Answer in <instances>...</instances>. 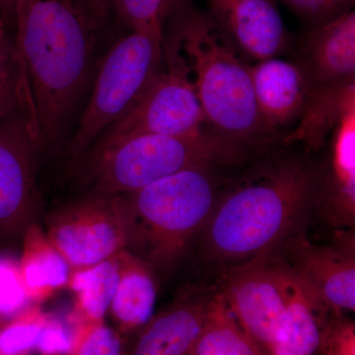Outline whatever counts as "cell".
I'll use <instances>...</instances> for the list:
<instances>
[{
  "mask_svg": "<svg viewBox=\"0 0 355 355\" xmlns=\"http://www.w3.org/2000/svg\"><path fill=\"white\" fill-rule=\"evenodd\" d=\"M44 231L71 270L97 265L128 251L130 216L127 197L81 193L49 214Z\"/></svg>",
  "mask_w": 355,
  "mask_h": 355,
  "instance_id": "7",
  "label": "cell"
},
{
  "mask_svg": "<svg viewBox=\"0 0 355 355\" xmlns=\"http://www.w3.org/2000/svg\"><path fill=\"white\" fill-rule=\"evenodd\" d=\"M19 0H0V24L9 32L15 28L16 13Z\"/></svg>",
  "mask_w": 355,
  "mask_h": 355,
  "instance_id": "32",
  "label": "cell"
},
{
  "mask_svg": "<svg viewBox=\"0 0 355 355\" xmlns=\"http://www.w3.org/2000/svg\"><path fill=\"white\" fill-rule=\"evenodd\" d=\"M164 55L167 69H161L132 108L84 153L140 135H186L203 130L205 116L188 72L176 58Z\"/></svg>",
  "mask_w": 355,
  "mask_h": 355,
  "instance_id": "8",
  "label": "cell"
},
{
  "mask_svg": "<svg viewBox=\"0 0 355 355\" xmlns=\"http://www.w3.org/2000/svg\"><path fill=\"white\" fill-rule=\"evenodd\" d=\"M125 338L105 321L74 327L67 355H123Z\"/></svg>",
  "mask_w": 355,
  "mask_h": 355,
  "instance_id": "25",
  "label": "cell"
},
{
  "mask_svg": "<svg viewBox=\"0 0 355 355\" xmlns=\"http://www.w3.org/2000/svg\"><path fill=\"white\" fill-rule=\"evenodd\" d=\"M250 73L257 108L270 132L298 121L308 87L297 65L279 57L266 58L250 65Z\"/></svg>",
  "mask_w": 355,
  "mask_h": 355,
  "instance_id": "17",
  "label": "cell"
},
{
  "mask_svg": "<svg viewBox=\"0 0 355 355\" xmlns=\"http://www.w3.org/2000/svg\"><path fill=\"white\" fill-rule=\"evenodd\" d=\"M48 314L30 304L0 328V355H29L36 349Z\"/></svg>",
  "mask_w": 355,
  "mask_h": 355,
  "instance_id": "24",
  "label": "cell"
},
{
  "mask_svg": "<svg viewBox=\"0 0 355 355\" xmlns=\"http://www.w3.org/2000/svg\"><path fill=\"white\" fill-rule=\"evenodd\" d=\"M164 58V27L128 30L103 60L92 96L70 142L73 159L83 155L104 130L141 97Z\"/></svg>",
  "mask_w": 355,
  "mask_h": 355,
  "instance_id": "6",
  "label": "cell"
},
{
  "mask_svg": "<svg viewBox=\"0 0 355 355\" xmlns=\"http://www.w3.org/2000/svg\"><path fill=\"white\" fill-rule=\"evenodd\" d=\"M99 29L78 0L18 1L14 42L27 72L42 149L60 139L83 92Z\"/></svg>",
  "mask_w": 355,
  "mask_h": 355,
  "instance_id": "1",
  "label": "cell"
},
{
  "mask_svg": "<svg viewBox=\"0 0 355 355\" xmlns=\"http://www.w3.org/2000/svg\"><path fill=\"white\" fill-rule=\"evenodd\" d=\"M38 130L28 114L0 121V240L22 237L42 207Z\"/></svg>",
  "mask_w": 355,
  "mask_h": 355,
  "instance_id": "9",
  "label": "cell"
},
{
  "mask_svg": "<svg viewBox=\"0 0 355 355\" xmlns=\"http://www.w3.org/2000/svg\"><path fill=\"white\" fill-rule=\"evenodd\" d=\"M296 15L314 26L323 24L352 9L354 0H282Z\"/></svg>",
  "mask_w": 355,
  "mask_h": 355,
  "instance_id": "29",
  "label": "cell"
},
{
  "mask_svg": "<svg viewBox=\"0 0 355 355\" xmlns=\"http://www.w3.org/2000/svg\"><path fill=\"white\" fill-rule=\"evenodd\" d=\"M323 355H355L354 322L333 312L322 331L319 349Z\"/></svg>",
  "mask_w": 355,
  "mask_h": 355,
  "instance_id": "28",
  "label": "cell"
},
{
  "mask_svg": "<svg viewBox=\"0 0 355 355\" xmlns=\"http://www.w3.org/2000/svg\"><path fill=\"white\" fill-rule=\"evenodd\" d=\"M119 261L120 280L108 313L114 328L128 340L153 318L157 282L153 268L130 252L119 254Z\"/></svg>",
  "mask_w": 355,
  "mask_h": 355,
  "instance_id": "18",
  "label": "cell"
},
{
  "mask_svg": "<svg viewBox=\"0 0 355 355\" xmlns=\"http://www.w3.org/2000/svg\"><path fill=\"white\" fill-rule=\"evenodd\" d=\"M168 18L171 36L164 40V53L188 72L205 123L245 146L272 139L257 108L250 65L216 21L184 0H178Z\"/></svg>",
  "mask_w": 355,
  "mask_h": 355,
  "instance_id": "3",
  "label": "cell"
},
{
  "mask_svg": "<svg viewBox=\"0 0 355 355\" xmlns=\"http://www.w3.org/2000/svg\"><path fill=\"white\" fill-rule=\"evenodd\" d=\"M294 64L308 94L355 85V13L352 9L314 26L299 41Z\"/></svg>",
  "mask_w": 355,
  "mask_h": 355,
  "instance_id": "12",
  "label": "cell"
},
{
  "mask_svg": "<svg viewBox=\"0 0 355 355\" xmlns=\"http://www.w3.org/2000/svg\"><path fill=\"white\" fill-rule=\"evenodd\" d=\"M211 295L191 289L125 340L123 355H191L207 317Z\"/></svg>",
  "mask_w": 355,
  "mask_h": 355,
  "instance_id": "14",
  "label": "cell"
},
{
  "mask_svg": "<svg viewBox=\"0 0 355 355\" xmlns=\"http://www.w3.org/2000/svg\"><path fill=\"white\" fill-rule=\"evenodd\" d=\"M352 109H355V85L312 93L298 119V127L284 142H302L307 150H320L329 141L334 128Z\"/></svg>",
  "mask_w": 355,
  "mask_h": 355,
  "instance_id": "21",
  "label": "cell"
},
{
  "mask_svg": "<svg viewBox=\"0 0 355 355\" xmlns=\"http://www.w3.org/2000/svg\"><path fill=\"white\" fill-rule=\"evenodd\" d=\"M275 263L284 291V315L270 355H314L333 311L286 263Z\"/></svg>",
  "mask_w": 355,
  "mask_h": 355,
  "instance_id": "16",
  "label": "cell"
},
{
  "mask_svg": "<svg viewBox=\"0 0 355 355\" xmlns=\"http://www.w3.org/2000/svg\"><path fill=\"white\" fill-rule=\"evenodd\" d=\"M178 0H114L116 21L128 30L164 27Z\"/></svg>",
  "mask_w": 355,
  "mask_h": 355,
  "instance_id": "26",
  "label": "cell"
},
{
  "mask_svg": "<svg viewBox=\"0 0 355 355\" xmlns=\"http://www.w3.org/2000/svg\"><path fill=\"white\" fill-rule=\"evenodd\" d=\"M336 247L312 244L303 232L284 242L291 263L287 266L312 287L333 312L355 309L354 235L342 230Z\"/></svg>",
  "mask_w": 355,
  "mask_h": 355,
  "instance_id": "11",
  "label": "cell"
},
{
  "mask_svg": "<svg viewBox=\"0 0 355 355\" xmlns=\"http://www.w3.org/2000/svg\"><path fill=\"white\" fill-rule=\"evenodd\" d=\"M18 261L31 304L40 305L67 287L71 268L37 222L23 233L22 254Z\"/></svg>",
  "mask_w": 355,
  "mask_h": 355,
  "instance_id": "19",
  "label": "cell"
},
{
  "mask_svg": "<svg viewBox=\"0 0 355 355\" xmlns=\"http://www.w3.org/2000/svg\"><path fill=\"white\" fill-rule=\"evenodd\" d=\"M319 175L296 158L257 168L218 198L203 227L205 251L234 265L272 254L316 205Z\"/></svg>",
  "mask_w": 355,
  "mask_h": 355,
  "instance_id": "2",
  "label": "cell"
},
{
  "mask_svg": "<svg viewBox=\"0 0 355 355\" xmlns=\"http://www.w3.org/2000/svg\"><path fill=\"white\" fill-rule=\"evenodd\" d=\"M16 114H28L35 121L31 89L22 58L10 32L0 24V121Z\"/></svg>",
  "mask_w": 355,
  "mask_h": 355,
  "instance_id": "23",
  "label": "cell"
},
{
  "mask_svg": "<svg viewBox=\"0 0 355 355\" xmlns=\"http://www.w3.org/2000/svg\"><path fill=\"white\" fill-rule=\"evenodd\" d=\"M245 146L214 130L186 135H140L76 158L83 193L128 195L176 173L234 165Z\"/></svg>",
  "mask_w": 355,
  "mask_h": 355,
  "instance_id": "4",
  "label": "cell"
},
{
  "mask_svg": "<svg viewBox=\"0 0 355 355\" xmlns=\"http://www.w3.org/2000/svg\"><path fill=\"white\" fill-rule=\"evenodd\" d=\"M120 280L119 254L88 268L71 270L67 287L76 295L70 323L74 327L105 321Z\"/></svg>",
  "mask_w": 355,
  "mask_h": 355,
  "instance_id": "20",
  "label": "cell"
},
{
  "mask_svg": "<svg viewBox=\"0 0 355 355\" xmlns=\"http://www.w3.org/2000/svg\"><path fill=\"white\" fill-rule=\"evenodd\" d=\"M220 284L218 292L233 316L270 355L284 315V291L272 254L231 266Z\"/></svg>",
  "mask_w": 355,
  "mask_h": 355,
  "instance_id": "10",
  "label": "cell"
},
{
  "mask_svg": "<svg viewBox=\"0 0 355 355\" xmlns=\"http://www.w3.org/2000/svg\"><path fill=\"white\" fill-rule=\"evenodd\" d=\"M209 15L240 53L253 60L277 58L288 34L272 0H207Z\"/></svg>",
  "mask_w": 355,
  "mask_h": 355,
  "instance_id": "13",
  "label": "cell"
},
{
  "mask_svg": "<svg viewBox=\"0 0 355 355\" xmlns=\"http://www.w3.org/2000/svg\"><path fill=\"white\" fill-rule=\"evenodd\" d=\"M30 304L19 261L0 254V317L12 318Z\"/></svg>",
  "mask_w": 355,
  "mask_h": 355,
  "instance_id": "27",
  "label": "cell"
},
{
  "mask_svg": "<svg viewBox=\"0 0 355 355\" xmlns=\"http://www.w3.org/2000/svg\"><path fill=\"white\" fill-rule=\"evenodd\" d=\"M72 333L58 318L48 314L36 349L41 355H67L71 345Z\"/></svg>",
  "mask_w": 355,
  "mask_h": 355,
  "instance_id": "30",
  "label": "cell"
},
{
  "mask_svg": "<svg viewBox=\"0 0 355 355\" xmlns=\"http://www.w3.org/2000/svg\"><path fill=\"white\" fill-rule=\"evenodd\" d=\"M96 24L104 27L114 13V0H78Z\"/></svg>",
  "mask_w": 355,
  "mask_h": 355,
  "instance_id": "31",
  "label": "cell"
},
{
  "mask_svg": "<svg viewBox=\"0 0 355 355\" xmlns=\"http://www.w3.org/2000/svg\"><path fill=\"white\" fill-rule=\"evenodd\" d=\"M125 196L130 216L128 251L154 272H169L183 259L219 198L210 168L184 170Z\"/></svg>",
  "mask_w": 355,
  "mask_h": 355,
  "instance_id": "5",
  "label": "cell"
},
{
  "mask_svg": "<svg viewBox=\"0 0 355 355\" xmlns=\"http://www.w3.org/2000/svg\"><path fill=\"white\" fill-rule=\"evenodd\" d=\"M191 355H270L243 330L221 294L210 297L207 317Z\"/></svg>",
  "mask_w": 355,
  "mask_h": 355,
  "instance_id": "22",
  "label": "cell"
},
{
  "mask_svg": "<svg viewBox=\"0 0 355 355\" xmlns=\"http://www.w3.org/2000/svg\"><path fill=\"white\" fill-rule=\"evenodd\" d=\"M329 153L319 175L316 205L334 227L355 223V109L345 114L328 141Z\"/></svg>",
  "mask_w": 355,
  "mask_h": 355,
  "instance_id": "15",
  "label": "cell"
}]
</instances>
